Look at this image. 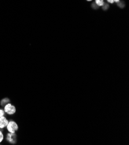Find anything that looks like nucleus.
I'll list each match as a JSON object with an SVG mask.
<instances>
[{"mask_svg": "<svg viewBox=\"0 0 129 145\" xmlns=\"http://www.w3.org/2000/svg\"><path fill=\"white\" fill-rule=\"evenodd\" d=\"M7 128L9 133H15V132L18 131L19 129L17 123L14 121H9Z\"/></svg>", "mask_w": 129, "mask_h": 145, "instance_id": "obj_1", "label": "nucleus"}, {"mask_svg": "<svg viewBox=\"0 0 129 145\" xmlns=\"http://www.w3.org/2000/svg\"><path fill=\"white\" fill-rule=\"evenodd\" d=\"M4 111L5 113H7L9 115H12L15 113L16 108L15 107V106L12 105L11 104L8 103L4 106Z\"/></svg>", "mask_w": 129, "mask_h": 145, "instance_id": "obj_2", "label": "nucleus"}, {"mask_svg": "<svg viewBox=\"0 0 129 145\" xmlns=\"http://www.w3.org/2000/svg\"><path fill=\"white\" fill-rule=\"evenodd\" d=\"M9 123V121L4 116L0 118V129H3L6 127Z\"/></svg>", "mask_w": 129, "mask_h": 145, "instance_id": "obj_3", "label": "nucleus"}, {"mask_svg": "<svg viewBox=\"0 0 129 145\" xmlns=\"http://www.w3.org/2000/svg\"><path fill=\"white\" fill-rule=\"evenodd\" d=\"M16 135L15 133H9L7 137V140L11 143L16 142Z\"/></svg>", "mask_w": 129, "mask_h": 145, "instance_id": "obj_4", "label": "nucleus"}, {"mask_svg": "<svg viewBox=\"0 0 129 145\" xmlns=\"http://www.w3.org/2000/svg\"><path fill=\"white\" fill-rule=\"evenodd\" d=\"M95 2H96V4H97V5L100 6V7H101V6L104 5V0H95Z\"/></svg>", "mask_w": 129, "mask_h": 145, "instance_id": "obj_5", "label": "nucleus"}, {"mask_svg": "<svg viewBox=\"0 0 129 145\" xmlns=\"http://www.w3.org/2000/svg\"><path fill=\"white\" fill-rule=\"evenodd\" d=\"M9 102V99H8V98H4V99H3V100L1 101V105H3V106H5V104H8Z\"/></svg>", "mask_w": 129, "mask_h": 145, "instance_id": "obj_6", "label": "nucleus"}, {"mask_svg": "<svg viewBox=\"0 0 129 145\" xmlns=\"http://www.w3.org/2000/svg\"><path fill=\"white\" fill-rule=\"evenodd\" d=\"M4 139V135L1 131H0V143H1Z\"/></svg>", "mask_w": 129, "mask_h": 145, "instance_id": "obj_7", "label": "nucleus"}, {"mask_svg": "<svg viewBox=\"0 0 129 145\" xmlns=\"http://www.w3.org/2000/svg\"><path fill=\"white\" fill-rule=\"evenodd\" d=\"M120 0H107V1L111 4H113V3H119Z\"/></svg>", "mask_w": 129, "mask_h": 145, "instance_id": "obj_8", "label": "nucleus"}, {"mask_svg": "<svg viewBox=\"0 0 129 145\" xmlns=\"http://www.w3.org/2000/svg\"><path fill=\"white\" fill-rule=\"evenodd\" d=\"M5 114V111L3 109H0V118L4 116Z\"/></svg>", "mask_w": 129, "mask_h": 145, "instance_id": "obj_9", "label": "nucleus"}, {"mask_svg": "<svg viewBox=\"0 0 129 145\" xmlns=\"http://www.w3.org/2000/svg\"><path fill=\"white\" fill-rule=\"evenodd\" d=\"M88 1H92V0H87Z\"/></svg>", "mask_w": 129, "mask_h": 145, "instance_id": "obj_10", "label": "nucleus"}]
</instances>
